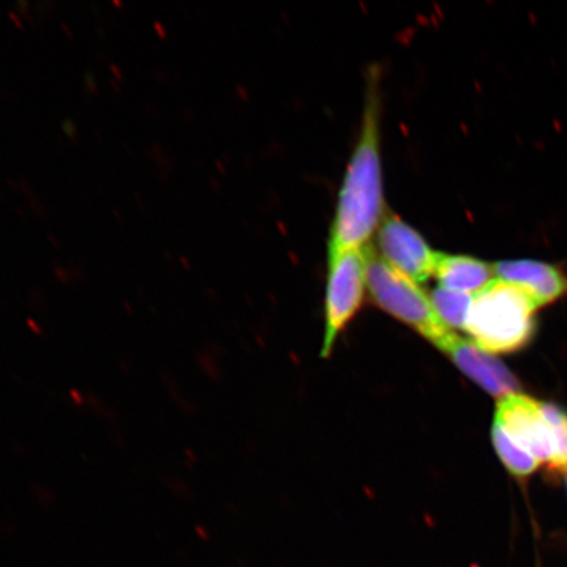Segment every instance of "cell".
<instances>
[{"label": "cell", "instance_id": "8fae6325", "mask_svg": "<svg viewBox=\"0 0 567 567\" xmlns=\"http://www.w3.org/2000/svg\"><path fill=\"white\" fill-rule=\"evenodd\" d=\"M492 436L496 453L514 476L528 477L540 465L534 456L523 450L519 444H516L496 423L493 425Z\"/></svg>", "mask_w": 567, "mask_h": 567}, {"label": "cell", "instance_id": "6da1fadb", "mask_svg": "<svg viewBox=\"0 0 567 567\" xmlns=\"http://www.w3.org/2000/svg\"><path fill=\"white\" fill-rule=\"evenodd\" d=\"M375 73L361 123L360 137L354 147L342 188L338 196L334 224L331 228L330 251L364 248L380 228L384 212V190L380 157V99Z\"/></svg>", "mask_w": 567, "mask_h": 567}, {"label": "cell", "instance_id": "7c38bea8", "mask_svg": "<svg viewBox=\"0 0 567 567\" xmlns=\"http://www.w3.org/2000/svg\"><path fill=\"white\" fill-rule=\"evenodd\" d=\"M543 411L555 441V456L549 467L557 473L567 472V413L551 403H543Z\"/></svg>", "mask_w": 567, "mask_h": 567}, {"label": "cell", "instance_id": "3957f363", "mask_svg": "<svg viewBox=\"0 0 567 567\" xmlns=\"http://www.w3.org/2000/svg\"><path fill=\"white\" fill-rule=\"evenodd\" d=\"M367 288L386 313L410 326L443 351L455 332L439 319L430 297L417 284L386 264L372 246H365Z\"/></svg>", "mask_w": 567, "mask_h": 567}, {"label": "cell", "instance_id": "8992f818", "mask_svg": "<svg viewBox=\"0 0 567 567\" xmlns=\"http://www.w3.org/2000/svg\"><path fill=\"white\" fill-rule=\"evenodd\" d=\"M378 245L381 258L396 271L415 282L435 275L439 254L432 250L413 226L395 215H386L380 224Z\"/></svg>", "mask_w": 567, "mask_h": 567}, {"label": "cell", "instance_id": "9c48e42d", "mask_svg": "<svg viewBox=\"0 0 567 567\" xmlns=\"http://www.w3.org/2000/svg\"><path fill=\"white\" fill-rule=\"evenodd\" d=\"M435 276L441 287L455 292H482L495 281L494 266L465 255L439 254Z\"/></svg>", "mask_w": 567, "mask_h": 567}, {"label": "cell", "instance_id": "52a82bcc", "mask_svg": "<svg viewBox=\"0 0 567 567\" xmlns=\"http://www.w3.org/2000/svg\"><path fill=\"white\" fill-rule=\"evenodd\" d=\"M458 370L476 382L488 394L496 399L517 394L520 385L515 375L505 365L491 357V353L481 350L476 343L452 337L443 349Z\"/></svg>", "mask_w": 567, "mask_h": 567}, {"label": "cell", "instance_id": "277c9868", "mask_svg": "<svg viewBox=\"0 0 567 567\" xmlns=\"http://www.w3.org/2000/svg\"><path fill=\"white\" fill-rule=\"evenodd\" d=\"M365 286V247L329 252L323 358L329 357L340 332L363 305Z\"/></svg>", "mask_w": 567, "mask_h": 567}, {"label": "cell", "instance_id": "30bf717a", "mask_svg": "<svg viewBox=\"0 0 567 567\" xmlns=\"http://www.w3.org/2000/svg\"><path fill=\"white\" fill-rule=\"evenodd\" d=\"M430 300L432 308L446 328L450 330L466 328L474 300L472 295L439 287L431 293Z\"/></svg>", "mask_w": 567, "mask_h": 567}, {"label": "cell", "instance_id": "ba28073f", "mask_svg": "<svg viewBox=\"0 0 567 567\" xmlns=\"http://www.w3.org/2000/svg\"><path fill=\"white\" fill-rule=\"evenodd\" d=\"M496 278L519 287L538 307L550 303L567 293V278L555 266L537 260H506L494 266Z\"/></svg>", "mask_w": 567, "mask_h": 567}, {"label": "cell", "instance_id": "7a4b0ae2", "mask_svg": "<svg viewBox=\"0 0 567 567\" xmlns=\"http://www.w3.org/2000/svg\"><path fill=\"white\" fill-rule=\"evenodd\" d=\"M537 308L526 290L496 279L473 300L465 330L487 353H513L534 338Z\"/></svg>", "mask_w": 567, "mask_h": 567}, {"label": "cell", "instance_id": "4fadbf2b", "mask_svg": "<svg viewBox=\"0 0 567 567\" xmlns=\"http://www.w3.org/2000/svg\"><path fill=\"white\" fill-rule=\"evenodd\" d=\"M63 130L71 134L70 130L75 131V125L71 124L70 122H65L63 123Z\"/></svg>", "mask_w": 567, "mask_h": 567}, {"label": "cell", "instance_id": "5b68a950", "mask_svg": "<svg viewBox=\"0 0 567 567\" xmlns=\"http://www.w3.org/2000/svg\"><path fill=\"white\" fill-rule=\"evenodd\" d=\"M495 423L538 463L551 464L555 441L542 402L519 393L505 396L496 405Z\"/></svg>", "mask_w": 567, "mask_h": 567}]
</instances>
